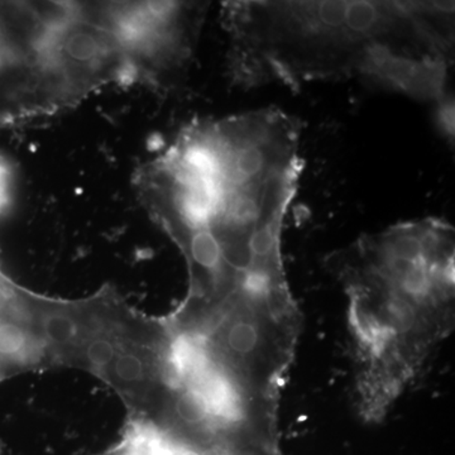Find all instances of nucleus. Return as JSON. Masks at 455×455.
<instances>
[{
	"label": "nucleus",
	"instance_id": "1",
	"mask_svg": "<svg viewBox=\"0 0 455 455\" xmlns=\"http://www.w3.org/2000/svg\"><path fill=\"white\" fill-rule=\"evenodd\" d=\"M304 124L278 107L188 123L136 176L140 200L187 263L178 309L293 304L283 233L299 191Z\"/></svg>",
	"mask_w": 455,
	"mask_h": 455
},
{
	"label": "nucleus",
	"instance_id": "2",
	"mask_svg": "<svg viewBox=\"0 0 455 455\" xmlns=\"http://www.w3.org/2000/svg\"><path fill=\"white\" fill-rule=\"evenodd\" d=\"M239 88L358 80L440 108L454 62V2H224Z\"/></svg>",
	"mask_w": 455,
	"mask_h": 455
},
{
	"label": "nucleus",
	"instance_id": "3",
	"mask_svg": "<svg viewBox=\"0 0 455 455\" xmlns=\"http://www.w3.org/2000/svg\"><path fill=\"white\" fill-rule=\"evenodd\" d=\"M455 230L401 221L328 259L348 301L359 411L381 420L454 328Z\"/></svg>",
	"mask_w": 455,
	"mask_h": 455
},
{
	"label": "nucleus",
	"instance_id": "4",
	"mask_svg": "<svg viewBox=\"0 0 455 455\" xmlns=\"http://www.w3.org/2000/svg\"><path fill=\"white\" fill-rule=\"evenodd\" d=\"M28 311L44 370L92 373L121 397L127 418L160 423L173 388V338L164 317L134 309L109 284L79 300L29 291Z\"/></svg>",
	"mask_w": 455,
	"mask_h": 455
},
{
	"label": "nucleus",
	"instance_id": "5",
	"mask_svg": "<svg viewBox=\"0 0 455 455\" xmlns=\"http://www.w3.org/2000/svg\"><path fill=\"white\" fill-rule=\"evenodd\" d=\"M28 291L0 272V383L20 373L44 370L32 331Z\"/></svg>",
	"mask_w": 455,
	"mask_h": 455
},
{
	"label": "nucleus",
	"instance_id": "6",
	"mask_svg": "<svg viewBox=\"0 0 455 455\" xmlns=\"http://www.w3.org/2000/svg\"><path fill=\"white\" fill-rule=\"evenodd\" d=\"M127 455H283L278 443L215 440L200 442L160 431L140 440Z\"/></svg>",
	"mask_w": 455,
	"mask_h": 455
}]
</instances>
